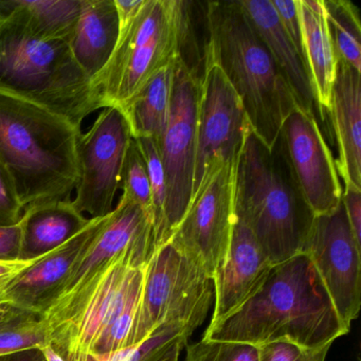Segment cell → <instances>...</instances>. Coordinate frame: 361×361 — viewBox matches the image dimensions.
Listing matches in <instances>:
<instances>
[{
	"label": "cell",
	"instance_id": "cb8c5ba5",
	"mask_svg": "<svg viewBox=\"0 0 361 361\" xmlns=\"http://www.w3.org/2000/svg\"><path fill=\"white\" fill-rule=\"evenodd\" d=\"M176 61L158 71L121 109L133 138L154 139L159 143L164 137L170 118Z\"/></svg>",
	"mask_w": 361,
	"mask_h": 361
},
{
	"label": "cell",
	"instance_id": "f35d334b",
	"mask_svg": "<svg viewBox=\"0 0 361 361\" xmlns=\"http://www.w3.org/2000/svg\"><path fill=\"white\" fill-rule=\"evenodd\" d=\"M187 342H179L176 345L173 346L171 348L170 352L159 361H179V356H180L181 350H183V346L185 345Z\"/></svg>",
	"mask_w": 361,
	"mask_h": 361
},
{
	"label": "cell",
	"instance_id": "8fae6325",
	"mask_svg": "<svg viewBox=\"0 0 361 361\" xmlns=\"http://www.w3.org/2000/svg\"><path fill=\"white\" fill-rule=\"evenodd\" d=\"M132 139L128 120L117 107L103 109L92 128L80 136L79 178L73 204L82 214L102 219L113 212Z\"/></svg>",
	"mask_w": 361,
	"mask_h": 361
},
{
	"label": "cell",
	"instance_id": "4fadbf2b",
	"mask_svg": "<svg viewBox=\"0 0 361 361\" xmlns=\"http://www.w3.org/2000/svg\"><path fill=\"white\" fill-rule=\"evenodd\" d=\"M250 132L252 130L240 97L221 67L204 56L198 97L193 194L213 160H238Z\"/></svg>",
	"mask_w": 361,
	"mask_h": 361
},
{
	"label": "cell",
	"instance_id": "4316f807",
	"mask_svg": "<svg viewBox=\"0 0 361 361\" xmlns=\"http://www.w3.org/2000/svg\"><path fill=\"white\" fill-rule=\"evenodd\" d=\"M195 329L183 322L160 325L141 343L124 348L104 361H159L179 342H187Z\"/></svg>",
	"mask_w": 361,
	"mask_h": 361
},
{
	"label": "cell",
	"instance_id": "277c9868",
	"mask_svg": "<svg viewBox=\"0 0 361 361\" xmlns=\"http://www.w3.org/2000/svg\"><path fill=\"white\" fill-rule=\"evenodd\" d=\"M314 216L281 136L268 149L249 133L236 164L234 217L252 232L272 265L304 253Z\"/></svg>",
	"mask_w": 361,
	"mask_h": 361
},
{
	"label": "cell",
	"instance_id": "d4e9b609",
	"mask_svg": "<svg viewBox=\"0 0 361 361\" xmlns=\"http://www.w3.org/2000/svg\"><path fill=\"white\" fill-rule=\"evenodd\" d=\"M46 345L44 317L0 299V357Z\"/></svg>",
	"mask_w": 361,
	"mask_h": 361
},
{
	"label": "cell",
	"instance_id": "52a82bcc",
	"mask_svg": "<svg viewBox=\"0 0 361 361\" xmlns=\"http://www.w3.org/2000/svg\"><path fill=\"white\" fill-rule=\"evenodd\" d=\"M190 6L183 0H145L120 28L111 59L92 81L101 109H124L158 71L183 56L191 39Z\"/></svg>",
	"mask_w": 361,
	"mask_h": 361
},
{
	"label": "cell",
	"instance_id": "d590c367",
	"mask_svg": "<svg viewBox=\"0 0 361 361\" xmlns=\"http://www.w3.org/2000/svg\"><path fill=\"white\" fill-rule=\"evenodd\" d=\"M33 261H0V295L9 283L25 268L30 266Z\"/></svg>",
	"mask_w": 361,
	"mask_h": 361
},
{
	"label": "cell",
	"instance_id": "7c38bea8",
	"mask_svg": "<svg viewBox=\"0 0 361 361\" xmlns=\"http://www.w3.org/2000/svg\"><path fill=\"white\" fill-rule=\"evenodd\" d=\"M360 251L342 202L331 212L314 216L304 253L348 329L360 310Z\"/></svg>",
	"mask_w": 361,
	"mask_h": 361
},
{
	"label": "cell",
	"instance_id": "7a4b0ae2",
	"mask_svg": "<svg viewBox=\"0 0 361 361\" xmlns=\"http://www.w3.org/2000/svg\"><path fill=\"white\" fill-rule=\"evenodd\" d=\"M152 257L130 250L44 314L47 345L64 361H104L128 348Z\"/></svg>",
	"mask_w": 361,
	"mask_h": 361
},
{
	"label": "cell",
	"instance_id": "83f0119b",
	"mask_svg": "<svg viewBox=\"0 0 361 361\" xmlns=\"http://www.w3.org/2000/svg\"><path fill=\"white\" fill-rule=\"evenodd\" d=\"M138 143L149 173L153 202V224L157 249L168 244L169 235L166 221V179L159 147L154 139H135Z\"/></svg>",
	"mask_w": 361,
	"mask_h": 361
},
{
	"label": "cell",
	"instance_id": "5b68a950",
	"mask_svg": "<svg viewBox=\"0 0 361 361\" xmlns=\"http://www.w3.org/2000/svg\"><path fill=\"white\" fill-rule=\"evenodd\" d=\"M204 58L221 67L240 97L253 134L272 149L298 109L284 78L238 1H210Z\"/></svg>",
	"mask_w": 361,
	"mask_h": 361
},
{
	"label": "cell",
	"instance_id": "e575fe53",
	"mask_svg": "<svg viewBox=\"0 0 361 361\" xmlns=\"http://www.w3.org/2000/svg\"><path fill=\"white\" fill-rule=\"evenodd\" d=\"M341 202L345 210L346 217L350 223V229L354 233L357 242L361 245V191L343 188Z\"/></svg>",
	"mask_w": 361,
	"mask_h": 361
},
{
	"label": "cell",
	"instance_id": "ab89813d",
	"mask_svg": "<svg viewBox=\"0 0 361 361\" xmlns=\"http://www.w3.org/2000/svg\"><path fill=\"white\" fill-rule=\"evenodd\" d=\"M4 22H5V16H4L3 11L0 9V28L3 26Z\"/></svg>",
	"mask_w": 361,
	"mask_h": 361
},
{
	"label": "cell",
	"instance_id": "ba28073f",
	"mask_svg": "<svg viewBox=\"0 0 361 361\" xmlns=\"http://www.w3.org/2000/svg\"><path fill=\"white\" fill-rule=\"evenodd\" d=\"M213 293V281L197 264L171 243L160 247L145 266L128 348L141 343L164 323L183 322L197 329L208 314Z\"/></svg>",
	"mask_w": 361,
	"mask_h": 361
},
{
	"label": "cell",
	"instance_id": "44dd1931",
	"mask_svg": "<svg viewBox=\"0 0 361 361\" xmlns=\"http://www.w3.org/2000/svg\"><path fill=\"white\" fill-rule=\"evenodd\" d=\"M90 221L71 200L26 209L20 221V261H33L51 252L85 229Z\"/></svg>",
	"mask_w": 361,
	"mask_h": 361
},
{
	"label": "cell",
	"instance_id": "3957f363",
	"mask_svg": "<svg viewBox=\"0 0 361 361\" xmlns=\"http://www.w3.org/2000/svg\"><path fill=\"white\" fill-rule=\"evenodd\" d=\"M81 134L65 118L0 92V164L24 211L69 200L79 178Z\"/></svg>",
	"mask_w": 361,
	"mask_h": 361
},
{
	"label": "cell",
	"instance_id": "d6986e66",
	"mask_svg": "<svg viewBox=\"0 0 361 361\" xmlns=\"http://www.w3.org/2000/svg\"><path fill=\"white\" fill-rule=\"evenodd\" d=\"M238 3L284 78L298 109L314 115L316 100L307 67L285 32L271 0H240Z\"/></svg>",
	"mask_w": 361,
	"mask_h": 361
},
{
	"label": "cell",
	"instance_id": "9c48e42d",
	"mask_svg": "<svg viewBox=\"0 0 361 361\" xmlns=\"http://www.w3.org/2000/svg\"><path fill=\"white\" fill-rule=\"evenodd\" d=\"M236 164L238 160L223 159L209 164L185 216L169 242L197 264L211 280L229 250L234 223Z\"/></svg>",
	"mask_w": 361,
	"mask_h": 361
},
{
	"label": "cell",
	"instance_id": "1f68e13d",
	"mask_svg": "<svg viewBox=\"0 0 361 361\" xmlns=\"http://www.w3.org/2000/svg\"><path fill=\"white\" fill-rule=\"evenodd\" d=\"M24 214L9 175L0 164V226L18 225Z\"/></svg>",
	"mask_w": 361,
	"mask_h": 361
},
{
	"label": "cell",
	"instance_id": "836d02e7",
	"mask_svg": "<svg viewBox=\"0 0 361 361\" xmlns=\"http://www.w3.org/2000/svg\"><path fill=\"white\" fill-rule=\"evenodd\" d=\"M22 231L20 223L0 226V261H20Z\"/></svg>",
	"mask_w": 361,
	"mask_h": 361
},
{
	"label": "cell",
	"instance_id": "603a6c76",
	"mask_svg": "<svg viewBox=\"0 0 361 361\" xmlns=\"http://www.w3.org/2000/svg\"><path fill=\"white\" fill-rule=\"evenodd\" d=\"M5 20L43 41H68L81 12V0H0Z\"/></svg>",
	"mask_w": 361,
	"mask_h": 361
},
{
	"label": "cell",
	"instance_id": "6da1fadb",
	"mask_svg": "<svg viewBox=\"0 0 361 361\" xmlns=\"http://www.w3.org/2000/svg\"><path fill=\"white\" fill-rule=\"evenodd\" d=\"M350 329L305 253L272 265L257 291L235 312L209 325L204 340L261 346L289 342L316 350Z\"/></svg>",
	"mask_w": 361,
	"mask_h": 361
},
{
	"label": "cell",
	"instance_id": "484cf974",
	"mask_svg": "<svg viewBox=\"0 0 361 361\" xmlns=\"http://www.w3.org/2000/svg\"><path fill=\"white\" fill-rule=\"evenodd\" d=\"M325 18L337 60L361 73V23L359 10L348 0H323Z\"/></svg>",
	"mask_w": 361,
	"mask_h": 361
},
{
	"label": "cell",
	"instance_id": "4dcf8cb0",
	"mask_svg": "<svg viewBox=\"0 0 361 361\" xmlns=\"http://www.w3.org/2000/svg\"><path fill=\"white\" fill-rule=\"evenodd\" d=\"M331 345L310 350L289 342H274L259 348V361H325Z\"/></svg>",
	"mask_w": 361,
	"mask_h": 361
},
{
	"label": "cell",
	"instance_id": "9a60e30c",
	"mask_svg": "<svg viewBox=\"0 0 361 361\" xmlns=\"http://www.w3.org/2000/svg\"><path fill=\"white\" fill-rule=\"evenodd\" d=\"M130 250L147 253L151 257L157 251L153 217L142 207L122 195L67 279L56 301L81 288L115 257Z\"/></svg>",
	"mask_w": 361,
	"mask_h": 361
},
{
	"label": "cell",
	"instance_id": "5bb4252c",
	"mask_svg": "<svg viewBox=\"0 0 361 361\" xmlns=\"http://www.w3.org/2000/svg\"><path fill=\"white\" fill-rule=\"evenodd\" d=\"M280 136L312 212L321 215L335 210L341 202L343 188L335 158L314 115L295 109L283 123Z\"/></svg>",
	"mask_w": 361,
	"mask_h": 361
},
{
	"label": "cell",
	"instance_id": "e0dca14e",
	"mask_svg": "<svg viewBox=\"0 0 361 361\" xmlns=\"http://www.w3.org/2000/svg\"><path fill=\"white\" fill-rule=\"evenodd\" d=\"M271 267L252 232L234 217L227 257L213 276L215 300L210 324L243 305L259 289Z\"/></svg>",
	"mask_w": 361,
	"mask_h": 361
},
{
	"label": "cell",
	"instance_id": "ac0fdd59",
	"mask_svg": "<svg viewBox=\"0 0 361 361\" xmlns=\"http://www.w3.org/2000/svg\"><path fill=\"white\" fill-rule=\"evenodd\" d=\"M329 113L338 147V174L344 188L361 191V73L342 60L337 61Z\"/></svg>",
	"mask_w": 361,
	"mask_h": 361
},
{
	"label": "cell",
	"instance_id": "30bf717a",
	"mask_svg": "<svg viewBox=\"0 0 361 361\" xmlns=\"http://www.w3.org/2000/svg\"><path fill=\"white\" fill-rule=\"evenodd\" d=\"M200 83L197 69L179 56L175 64L170 118L158 143L166 179L169 242L193 197Z\"/></svg>",
	"mask_w": 361,
	"mask_h": 361
},
{
	"label": "cell",
	"instance_id": "f1b7e54d",
	"mask_svg": "<svg viewBox=\"0 0 361 361\" xmlns=\"http://www.w3.org/2000/svg\"><path fill=\"white\" fill-rule=\"evenodd\" d=\"M121 188L123 190L122 195L142 207L153 217L149 173L138 143L134 138L130 141L124 159Z\"/></svg>",
	"mask_w": 361,
	"mask_h": 361
},
{
	"label": "cell",
	"instance_id": "8992f818",
	"mask_svg": "<svg viewBox=\"0 0 361 361\" xmlns=\"http://www.w3.org/2000/svg\"><path fill=\"white\" fill-rule=\"evenodd\" d=\"M0 92L44 107L79 128L101 109L92 80L66 42L37 39L7 20L0 28Z\"/></svg>",
	"mask_w": 361,
	"mask_h": 361
},
{
	"label": "cell",
	"instance_id": "2e32d148",
	"mask_svg": "<svg viewBox=\"0 0 361 361\" xmlns=\"http://www.w3.org/2000/svg\"><path fill=\"white\" fill-rule=\"evenodd\" d=\"M106 217L92 219L75 238L35 259L9 283L0 299L44 316L62 293L67 279L102 229Z\"/></svg>",
	"mask_w": 361,
	"mask_h": 361
},
{
	"label": "cell",
	"instance_id": "74e56055",
	"mask_svg": "<svg viewBox=\"0 0 361 361\" xmlns=\"http://www.w3.org/2000/svg\"><path fill=\"white\" fill-rule=\"evenodd\" d=\"M0 361H47L42 348L20 350L0 357Z\"/></svg>",
	"mask_w": 361,
	"mask_h": 361
},
{
	"label": "cell",
	"instance_id": "ffe728a7",
	"mask_svg": "<svg viewBox=\"0 0 361 361\" xmlns=\"http://www.w3.org/2000/svg\"><path fill=\"white\" fill-rule=\"evenodd\" d=\"M119 33L115 0H81L79 20L67 45L92 81L106 66Z\"/></svg>",
	"mask_w": 361,
	"mask_h": 361
},
{
	"label": "cell",
	"instance_id": "d6a6232c",
	"mask_svg": "<svg viewBox=\"0 0 361 361\" xmlns=\"http://www.w3.org/2000/svg\"><path fill=\"white\" fill-rule=\"evenodd\" d=\"M271 3L285 32L293 41L299 54L303 56L301 18H300L298 0H271Z\"/></svg>",
	"mask_w": 361,
	"mask_h": 361
},
{
	"label": "cell",
	"instance_id": "7402d4cb",
	"mask_svg": "<svg viewBox=\"0 0 361 361\" xmlns=\"http://www.w3.org/2000/svg\"><path fill=\"white\" fill-rule=\"evenodd\" d=\"M303 56L321 117L331 107L337 71V56L329 35L323 0H298Z\"/></svg>",
	"mask_w": 361,
	"mask_h": 361
},
{
	"label": "cell",
	"instance_id": "8d00e7d4",
	"mask_svg": "<svg viewBox=\"0 0 361 361\" xmlns=\"http://www.w3.org/2000/svg\"><path fill=\"white\" fill-rule=\"evenodd\" d=\"M145 0H115L120 28L126 26L138 13Z\"/></svg>",
	"mask_w": 361,
	"mask_h": 361
},
{
	"label": "cell",
	"instance_id": "f546056e",
	"mask_svg": "<svg viewBox=\"0 0 361 361\" xmlns=\"http://www.w3.org/2000/svg\"><path fill=\"white\" fill-rule=\"evenodd\" d=\"M185 361H259V348L240 342L202 339L188 346Z\"/></svg>",
	"mask_w": 361,
	"mask_h": 361
}]
</instances>
